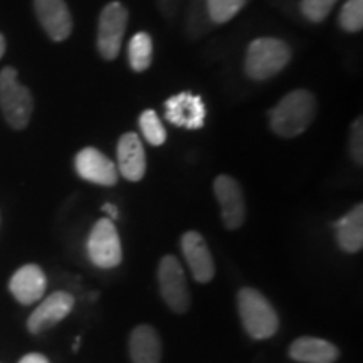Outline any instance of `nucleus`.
Masks as SVG:
<instances>
[{"mask_svg": "<svg viewBox=\"0 0 363 363\" xmlns=\"http://www.w3.org/2000/svg\"><path fill=\"white\" fill-rule=\"evenodd\" d=\"M340 27L347 33L363 29V0H347L338 17Z\"/></svg>", "mask_w": 363, "mask_h": 363, "instance_id": "22", "label": "nucleus"}, {"mask_svg": "<svg viewBox=\"0 0 363 363\" xmlns=\"http://www.w3.org/2000/svg\"><path fill=\"white\" fill-rule=\"evenodd\" d=\"M289 355L303 363H335L340 350L333 343L316 337H301L289 347Z\"/></svg>", "mask_w": 363, "mask_h": 363, "instance_id": "17", "label": "nucleus"}, {"mask_svg": "<svg viewBox=\"0 0 363 363\" xmlns=\"http://www.w3.org/2000/svg\"><path fill=\"white\" fill-rule=\"evenodd\" d=\"M0 106L13 130H24L29 125L34 111L33 93L21 84L17 69L12 66L0 71Z\"/></svg>", "mask_w": 363, "mask_h": 363, "instance_id": "4", "label": "nucleus"}, {"mask_svg": "<svg viewBox=\"0 0 363 363\" xmlns=\"http://www.w3.org/2000/svg\"><path fill=\"white\" fill-rule=\"evenodd\" d=\"M350 153L353 162L357 165L363 163V128H362V118H357L352 125L350 133Z\"/></svg>", "mask_w": 363, "mask_h": 363, "instance_id": "24", "label": "nucleus"}, {"mask_svg": "<svg viewBox=\"0 0 363 363\" xmlns=\"http://www.w3.org/2000/svg\"><path fill=\"white\" fill-rule=\"evenodd\" d=\"M118 174L130 182H140L147 172V157L142 140L136 133L121 135L118 142Z\"/></svg>", "mask_w": 363, "mask_h": 363, "instance_id": "15", "label": "nucleus"}, {"mask_svg": "<svg viewBox=\"0 0 363 363\" xmlns=\"http://www.w3.org/2000/svg\"><path fill=\"white\" fill-rule=\"evenodd\" d=\"M247 0H207V12L214 24H225L238 16Z\"/></svg>", "mask_w": 363, "mask_h": 363, "instance_id": "20", "label": "nucleus"}, {"mask_svg": "<svg viewBox=\"0 0 363 363\" xmlns=\"http://www.w3.org/2000/svg\"><path fill=\"white\" fill-rule=\"evenodd\" d=\"M19 363H49V360L40 353H29V355L22 357Z\"/></svg>", "mask_w": 363, "mask_h": 363, "instance_id": "25", "label": "nucleus"}, {"mask_svg": "<svg viewBox=\"0 0 363 363\" xmlns=\"http://www.w3.org/2000/svg\"><path fill=\"white\" fill-rule=\"evenodd\" d=\"M126 26L128 11L123 4L111 2L103 9L98 24V51L108 61L116 59L120 54Z\"/></svg>", "mask_w": 363, "mask_h": 363, "instance_id": "7", "label": "nucleus"}, {"mask_svg": "<svg viewBox=\"0 0 363 363\" xmlns=\"http://www.w3.org/2000/svg\"><path fill=\"white\" fill-rule=\"evenodd\" d=\"M291 61V48L276 38H259L249 44L246 74L254 81H266L284 69Z\"/></svg>", "mask_w": 363, "mask_h": 363, "instance_id": "3", "label": "nucleus"}, {"mask_svg": "<svg viewBox=\"0 0 363 363\" xmlns=\"http://www.w3.org/2000/svg\"><path fill=\"white\" fill-rule=\"evenodd\" d=\"M338 0H301V12L313 24L323 22Z\"/></svg>", "mask_w": 363, "mask_h": 363, "instance_id": "23", "label": "nucleus"}, {"mask_svg": "<svg viewBox=\"0 0 363 363\" xmlns=\"http://www.w3.org/2000/svg\"><path fill=\"white\" fill-rule=\"evenodd\" d=\"M180 247L190 271H192L194 279L202 284L212 281L216 274V264L207 247L206 239L199 233H195V230H189V233L182 235Z\"/></svg>", "mask_w": 363, "mask_h": 363, "instance_id": "12", "label": "nucleus"}, {"mask_svg": "<svg viewBox=\"0 0 363 363\" xmlns=\"http://www.w3.org/2000/svg\"><path fill=\"white\" fill-rule=\"evenodd\" d=\"M130 357L133 363H160L162 340L150 325H140L130 335Z\"/></svg>", "mask_w": 363, "mask_h": 363, "instance_id": "16", "label": "nucleus"}, {"mask_svg": "<svg viewBox=\"0 0 363 363\" xmlns=\"http://www.w3.org/2000/svg\"><path fill=\"white\" fill-rule=\"evenodd\" d=\"M140 128H142V133L145 136V140L153 147H160V145L165 143L167 140V133L165 128H163L160 118L153 110H147L140 115Z\"/></svg>", "mask_w": 363, "mask_h": 363, "instance_id": "21", "label": "nucleus"}, {"mask_svg": "<svg viewBox=\"0 0 363 363\" xmlns=\"http://www.w3.org/2000/svg\"><path fill=\"white\" fill-rule=\"evenodd\" d=\"M158 286L165 305L174 313H187L190 308V291L185 279V271L180 261L172 254L162 257L158 264Z\"/></svg>", "mask_w": 363, "mask_h": 363, "instance_id": "6", "label": "nucleus"}, {"mask_svg": "<svg viewBox=\"0 0 363 363\" xmlns=\"http://www.w3.org/2000/svg\"><path fill=\"white\" fill-rule=\"evenodd\" d=\"M337 240L345 252H358L363 247V206L358 203L337 224Z\"/></svg>", "mask_w": 363, "mask_h": 363, "instance_id": "18", "label": "nucleus"}, {"mask_svg": "<svg viewBox=\"0 0 363 363\" xmlns=\"http://www.w3.org/2000/svg\"><path fill=\"white\" fill-rule=\"evenodd\" d=\"M206 104L199 94L184 91L165 101V118L172 125L180 126V128H202L206 125Z\"/></svg>", "mask_w": 363, "mask_h": 363, "instance_id": "9", "label": "nucleus"}, {"mask_svg": "<svg viewBox=\"0 0 363 363\" xmlns=\"http://www.w3.org/2000/svg\"><path fill=\"white\" fill-rule=\"evenodd\" d=\"M238 310L244 330L254 340L274 337L279 318L264 294L252 288H242L238 294Z\"/></svg>", "mask_w": 363, "mask_h": 363, "instance_id": "2", "label": "nucleus"}, {"mask_svg": "<svg viewBox=\"0 0 363 363\" xmlns=\"http://www.w3.org/2000/svg\"><path fill=\"white\" fill-rule=\"evenodd\" d=\"M103 212L104 214H108L110 216V219L113 220V219H118V207L116 206H113V203H104L103 206Z\"/></svg>", "mask_w": 363, "mask_h": 363, "instance_id": "26", "label": "nucleus"}, {"mask_svg": "<svg viewBox=\"0 0 363 363\" xmlns=\"http://www.w3.org/2000/svg\"><path fill=\"white\" fill-rule=\"evenodd\" d=\"M6 48H7V44H6V38H4L2 34H0V59L4 57V54H6Z\"/></svg>", "mask_w": 363, "mask_h": 363, "instance_id": "27", "label": "nucleus"}, {"mask_svg": "<svg viewBox=\"0 0 363 363\" xmlns=\"http://www.w3.org/2000/svg\"><path fill=\"white\" fill-rule=\"evenodd\" d=\"M214 192L220 206V216L229 230L239 229L246 220V201L239 182L229 175H219L214 182Z\"/></svg>", "mask_w": 363, "mask_h": 363, "instance_id": "8", "label": "nucleus"}, {"mask_svg": "<svg viewBox=\"0 0 363 363\" xmlns=\"http://www.w3.org/2000/svg\"><path fill=\"white\" fill-rule=\"evenodd\" d=\"M88 256L91 262L101 269H113L123 259V249L118 230L111 219L103 217L91 229L88 242Z\"/></svg>", "mask_w": 363, "mask_h": 363, "instance_id": "5", "label": "nucleus"}, {"mask_svg": "<svg viewBox=\"0 0 363 363\" xmlns=\"http://www.w3.org/2000/svg\"><path fill=\"white\" fill-rule=\"evenodd\" d=\"M35 16L54 43H62L72 33V17L65 0H34Z\"/></svg>", "mask_w": 363, "mask_h": 363, "instance_id": "13", "label": "nucleus"}, {"mask_svg": "<svg viewBox=\"0 0 363 363\" xmlns=\"http://www.w3.org/2000/svg\"><path fill=\"white\" fill-rule=\"evenodd\" d=\"M74 169L81 179L103 187H113L120 175L115 162L93 147H86L76 155Z\"/></svg>", "mask_w": 363, "mask_h": 363, "instance_id": "10", "label": "nucleus"}, {"mask_svg": "<svg viewBox=\"0 0 363 363\" xmlns=\"http://www.w3.org/2000/svg\"><path fill=\"white\" fill-rule=\"evenodd\" d=\"M153 59V43L147 33L135 34L128 45V61L136 72L147 71Z\"/></svg>", "mask_w": 363, "mask_h": 363, "instance_id": "19", "label": "nucleus"}, {"mask_svg": "<svg viewBox=\"0 0 363 363\" xmlns=\"http://www.w3.org/2000/svg\"><path fill=\"white\" fill-rule=\"evenodd\" d=\"M74 308V296L66 291H57L49 294L35 310L30 313L27 320V330L33 335H39L43 331L56 326L69 315Z\"/></svg>", "mask_w": 363, "mask_h": 363, "instance_id": "11", "label": "nucleus"}, {"mask_svg": "<svg viewBox=\"0 0 363 363\" xmlns=\"http://www.w3.org/2000/svg\"><path fill=\"white\" fill-rule=\"evenodd\" d=\"M45 288H48V279H45L44 271L38 264H26L13 272L9 283L12 296L21 303V305H34L39 299H43Z\"/></svg>", "mask_w": 363, "mask_h": 363, "instance_id": "14", "label": "nucleus"}, {"mask_svg": "<svg viewBox=\"0 0 363 363\" xmlns=\"http://www.w3.org/2000/svg\"><path fill=\"white\" fill-rule=\"evenodd\" d=\"M316 115V99L310 91L294 89L269 111L271 130L281 138L305 133Z\"/></svg>", "mask_w": 363, "mask_h": 363, "instance_id": "1", "label": "nucleus"}]
</instances>
